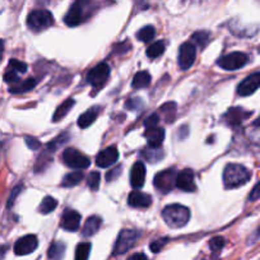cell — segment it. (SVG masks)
<instances>
[{
    "instance_id": "cell-26",
    "label": "cell",
    "mask_w": 260,
    "mask_h": 260,
    "mask_svg": "<svg viewBox=\"0 0 260 260\" xmlns=\"http://www.w3.org/2000/svg\"><path fill=\"white\" fill-rule=\"evenodd\" d=\"M149 83H151V76H149L148 72L143 71V72H138V73L134 76L132 86H133V88L139 89V88H146V87L149 86Z\"/></svg>"
},
{
    "instance_id": "cell-2",
    "label": "cell",
    "mask_w": 260,
    "mask_h": 260,
    "mask_svg": "<svg viewBox=\"0 0 260 260\" xmlns=\"http://www.w3.org/2000/svg\"><path fill=\"white\" fill-rule=\"evenodd\" d=\"M162 217L169 227L180 229L189 222L190 211L181 204H171L162 211Z\"/></svg>"
},
{
    "instance_id": "cell-25",
    "label": "cell",
    "mask_w": 260,
    "mask_h": 260,
    "mask_svg": "<svg viewBox=\"0 0 260 260\" xmlns=\"http://www.w3.org/2000/svg\"><path fill=\"white\" fill-rule=\"evenodd\" d=\"M142 157H143L146 161L151 162V164H156V162H158L159 159L164 157V152L159 149V147L149 146L148 148H146L143 152H142Z\"/></svg>"
},
{
    "instance_id": "cell-1",
    "label": "cell",
    "mask_w": 260,
    "mask_h": 260,
    "mask_svg": "<svg viewBox=\"0 0 260 260\" xmlns=\"http://www.w3.org/2000/svg\"><path fill=\"white\" fill-rule=\"evenodd\" d=\"M251 177L249 170L239 164H229L224 167L223 182L227 189H234L245 185Z\"/></svg>"
},
{
    "instance_id": "cell-48",
    "label": "cell",
    "mask_w": 260,
    "mask_h": 260,
    "mask_svg": "<svg viewBox=\"0 0 260 260\" xmlns=\"http://www.w3.org/2000/svg\"><path fill=\"white\" fill-rule=\"evenodd\" d=\"M3 54H4V42L0 40V61L3 59Z\"/></svg>"
},
{
    "instance_id": "cell-9",
    "label": "cell",
    "mask_w": 260,
    "mask_h": 260,
    "mask_svg": "<svg viewBox=\"0 0 260 260\" xmlns=\"http://www.w3.org/2000/svg\"><path fill=\"white\" fill-rule=\"evenodd\" d=\"M195 56H197V50L191 42H185L180 46L179 56H177V62L181 71H187L191 68V65L194 64Z\"/></svg>"
},
{
    "instance_id": "cell-8",
    "label": "cell",
    "mask_w": 260,
    "mask_h": 260,
    "mask_svg": "<svg viewBox=\"0 0 260 260\" xmlns=\"http://www.w3.org/2000/svg\"><path fill=\"white\" fill-rule=\"evenodd\" d=\"M176 176L177 174L175 172L174 169H169L159 172V174H157L154 176V187L157 190H159L161 192H165V194L171 191L174 189V186H176Z\"/></svg>"
},
{
    "instance_id": "cell-19",
    "label": "cell",
    "mask_w": 260,
    "mask_h": 260,
    "mask_svg": "<svg viewBox=\"0 0 260 260\" xmlns=\"http://www.w3.org/2000/svg\"><path fill=\"white\" fill-rule=\"evenodd\" d=\"M146 138L148 141V146L159 147L165 139V130L161 127H152L147 129Z\"/></svg>"
},
{
    "instance_id": "cell-39",
    "label": "cell",
    "mask_w": 260,
    "mask_h": 260,
    "mask_svg": "<svg viewBox=\"0 0 260 260\" xmlns=\"http://www.w3.org/2000/svg\"><path fill=\"white\" fill-rule=\"evenodd\" d=\"M4 81L7 82V83H9L12 86V84H16L17 82H19V77H18V73H16V72L13 71H7L6 74H4Z\"/></svg>"
},
{
    "instance_id": "cell-24",
    "label": "cell",
    "mask_w": 260,
    "mask_h": 260,
    "mask_svg": "<svg viewBox=\"0 0 260 260\" xmlns=\"http://www.w3.org/2000/svg\"><path fill=\"white\" fill-rule=\"evenodd\" d=\"M74 104H76V102H74V100H72V99L65 100V101L62 102L59 107H57L56 111H55L54 116H52V121L57 122V121H60V120L64 119V117L67 116V114L71 111L72 107L74 106Z\"/></svg>"
},
{
    "instance_id": "cell-46",
    "label": "cell",
    "mask_w": 260,
    "mask_h": 260,
    "mask_svg": "<svg viewBox=\"0 0 260 260\" xmlns=\"http://www.w3.org/2000/svg\"><path fill=\"white\" fill-rule=\"evenodd\" d=\"M127 260H147V256L142 252H137V254H133Z\"/></svg>"
},
{
    "instance_id": "cell-51",
    "label": "cell",
    "mask_w": 260,
    "mask_h": 260,
    "mask_svg": "<svg viewBox=\"0 0 260 260\" xmlns=\"http://www.w3.org/2000/svg\"><path fill=\"white\" fill-rule=\"evenodd\" d=\"M256 121H259V122H260V117H259V119H257V120H256Z\"/></svg>"
},
{
    "instance_id": "cell-4",
    "label": "cell",
    "mask_w": 260,
    "mask_h": 260,
    "mask_svg": "<svg viewBox=\"0 0 260 260\" xmlns=\"http://www.w3.org/2000/svg\"><path fill=\"white\" fill-rule=\"evenodd\" d=\"M139 239V234L133 230H122L119 234L114 247V255H121L129 251Z\"/></svg>"
},
{
    "instance_id": "cell-22",
    "label": "cell",
    "mask_w": 260,
    "mask_h": 260,
    "mask_svg": "<svg viewBox=\"0 0 260 260\" xmlns=\"http://www.w3.org/2000/svg\"><path fill=\"white\" fill-rule=\"evenodd\" d=\"M37 84V81L34 78L26 79V81H19L16 84H12L9 91L12 93H24V92H28L31 89L35 88V86Z\"/></svg>"
},
{
    "instance_id": "cell-34",
    "label": "cell",
    "mask_w": 260,
    "mask_h": 260,
    "mask_svg": "<svg viewBox=\"0 0 260 260\" xmlns=\"http://www.w3.org/2000/svg\"><path fill=\"white\" fill-rule=\"evenodd\" d=\"M191 40L201 47H206V45L208 44L209 41V34L206 31H198L195 32L191 36Z\"/></svg>"
},
{
    "instance_id": "cell-5",
    "label": "cell",
    "mask_w": 260,
    "mask_h": 260,
    "mask_svg": "<svg viewBox=\"0 0 260 260\" xmlns=\"http://www.w3.org/2000/svg\"><path fill=\"white\" fill-rule=\"evenodd\" d=\"M62 161L68 167L76 170H84L91 165V161H89V158L86 154H83L78 149L74 148L65 149L64 153H62Z\"/></svg>"
},
{
    "instance_id": "cell-17",
    "label": "cell",
    "mask_w": 260,
    "mask_h": 260,
    "mask_svg": "<svg viewBox=\"0 0 260 260\" xmlns=\"http://www.w3.org/2000/svg\"><path fill=\"white\" fill-rule=\"evenodd\" d=\"M127 203L129 206L134 207V208H147L152 204V198L151 195L144 194L142 191H133L130 192L129 197H127Z\"/></svg>"
},
{
    "instance_id": "cell-13",
    "label": "cell",
    "mask_w": 260,
    "mask_h": 260,
    "mask_svg": "<svg viewBox=\"0 0 260 260\" xmlns=\"http://www.w3.org/2000/svg\"><path fill=\"white\" fill-rule=\"evenodd\" d=\"M176 186L179 187L180 190H182V191H186V192L195 191V190H197V185H195L194 172L189 169L179 172L176 176Z\"/></svg>"
},
{
    "instance_id": "cell-41",
    "label": "cell",
    "mask_w": 260,
    "mask_h": 260,
    "mask_svg": "<svg viewBox=\"0 0 260 260\" xmlns=\"http://www.w3.org/2000/svg\"><path fill=\"white\" fill-rule=\"evenodd\" d=\"M26 144L32 151H37L41 147V143L36 138H34V137H26Z\"/></svg>"
},
{
    "instance_id": "cell-47",
    "label": "cell",
    "mask_w": 260,
    "mask_h": 260,
    "mask_svg": "<svg viewBox=\"0 0 260 260\" xmlns=\"http://www.w3.org/2000/svg\"><path fill=\"white\" fill-rule=\"evenodd\" d=\"M7 251H8V246L7 245H0V260L4 259Z\"/></svg>"
},
{
    "instance_id": "cell-11",
    "label": "cell",
    "mask_w": 260,
    "mask_h": 260,
    "mask_svg": "<svg viewBox=\"0 0 260 260\" xmlns=\"http://www.w3.org/2000/svg\"><path fill=\"white\" fill-rule=\"evenodd\" d=\"M39 246V240L35 235H27V236L21 237L14 245V252L17 255H28L32 254Z\"/></svg>"
},
{
    "instance_id": "cell-10",
    "label": "cell",
    "mask_w": 260,
    "mask_h": 260,
    "mask_svg": "<svg viewBox=\"0 0 260 260\" xmlns=\"http://www.w3.org/2000/svg\"><path fill=\"white\" fill-rule=\"evenodd\" d=\"M251 115V111H246V110L241 109V107H232V109H230L229 111L223 115V121L226 122L229 126L237 127L240 126L245 120L249 119Z\"/></svg>"
},
{
    "instance_id": "cell-52",
    "label": "cell",
    "mask_w": 260,
    "mask_h": 260,
    "mask_svg": "<svg viewBox=\"0 0 260 260\" xmlns=\"http://www.w3.org/2000/svg\"><path fill=\"white\" fill-rule=\"evenodd\" d=\"M259 2H260V0H259Z\"/></svg>"
},
{
    "instance_id": "cell-16",
    "label": "cell",
    "mask_w": 260,
    "mask_h": 260,
    "mask_svg": "<svg viewBox=\"0 0 260 260\" xmlns=\"http://www.w3.org/2000/svg\"><path fill=\"white\" fill-rule=\"evenodd\" d=\"M144 181H146V166L143 162L138 161L133 165V169L130 172V182H132V186L138 189L143 186Z\"/></svg>"
},
{
    "instance_id": "cell-43",
    "label": "cell",
    "mask_w": 260,
    "mask_h": 260,
    "mask_svg": "<svg viewBox=\"0 0 260 260\" xmlns=\"http://www.w3.org/2000/svg\"><path fill=\"white\" fill-rule=\"evenodd\" d=\"M120 174H121V167H115V169H112L111 171L107 172L106 175L107 181H114V180H116V177L119 176Z\"/></svg>"
},
{
    "instance_id": "cell-27",
    "label": "cell",
    "mask_w": 260,
    "mask_h": 260,
    "mask_svg": "<svg viewBox=\"0 0 260 260\" xmlns=\"http://www.w3.org/2000/svg\"><path fill=\"white\" fill-rule=\"evenodd\" d=\"M83 180V172L82 171H74L71 172V174L65 175L64 179H62L61 185L65 187H72L78 185L79 182Z\"/></svg>"
},
{
    "instance_id": "cell-36",
    "label": "cell",
    "mask_w": 260,
    "mask_h": 260,
    "mask_svg": "<svg viewBox=\"0 0 260 260\" xmlns=\"http://www.w3.org/2000/svg\"><path fill=\"white\" fill-rule=\"evenodd\" d=\"M8 69L9 71L16 72V73H26L27 65L24 64L23 61H19V60L17 59H12L11 61H9Z\"/></svg>"
},
{
    "instance_id": "cell-40",
    "label": "cell",
    "mask_w": 260,
    "mask_h": 260,
    "mask_svg": "<svg viewBox=\"0 0 260 260\" xmlns=\"http://www.w3.org/2000/svg\"><path fill=\"white\" fill-rule=\"evenodd\" d=\"M158 122H159V116L157 114H153L149 117H147V120L144 121V126H146L147 129H152V127H157Z\"/></svg>"
},
{
    "instance_id": "cell-35",
    "label": "cell",
    "mask_w": 260,
    "mask_h": 260,
    "mask_svg": "<svg viewBox=\"0 0 260 260\" xmlns=\"http://www.w3.org/2000/svg\"><path fill=\"white\" fill-rule=\"evenodd\" d=\"M100 180H101L100 172H97V171L91 172L88 176V179H87V184H88L89 189H92L93 191H97L100 187Z\"/></svg>"
},
{
    "instance_id": "cell-23",
    "label": "cell",
    "mask_w": 260,
    "mask_h": 260,
    "mask_svg": "<svg viewBox=\"0 0 260 260\" xmlns=\"http://www.w3.org/2000/svg\"><path fill=\"white\" fill-rule=\"evenodd\" d=\"M65 255V245L60 241H55L50 245L47 250V256L50 260H62Z\"/></svg>"
},
{
    "instance_id": "cell-49",
    "label": "cell",
    "mask_w": 260,
    "mask_h": 260,
    "mask_svg": "<svg viewBox=\"0 0 260 260\" xmlns=\"http://www.w3.org/2000/svg\"><path fill=\"white\" fill-rule=\"evenodd\" d=\"M76 3L79 4V6L83 7V8H84V7H86L87 4L89 3V0H76Z\"/></svg>"
},
{
    "instance_id": "cell-30",
    "label": "cell",
    "mask_w": 260,
    "mask_h": 260,
    "mask_svg": "<svg viewBox=\"0 0 260 260\" xmlns=\"http://www.w3.org/2000/svg\"><path fill=\"white\" fill-rule=\"evenodd\" d=\"M165 52V42L157 41L154 44H152L151 46L147 49V56L149 59H156V57L161 56Z\"/></svg>"
},
{
    "instance_id": "cell-38",
    "label": "cell",
    "mask_w": 260,
    "mask_h": 260,
    "mask_svg": "<svg viewBox=\"0 0 260 260\" xmlns=\"http://www.w3.org/2000/svg\"><path fill=\"white\" fill-rule=\"evenodd\" d=\"M167 242H169V239H167V237L157 239V240H154L151 245H149V249H151L153 252H159L161 251L162 247H164Z\"/></svg>"
},
{
    "instance_id": "cell-33",
    "label": "cell",
    "mask_w": 260,
    "mask_h": 260,
    "mask_svg": "<svg viewBox=\"0 0 260 260\" xmlns=\"http://www.w3.org/2000/svg\"><path fill=\"white\" fill-rule=\"evenodd\" d=\"M56 207H57L56 199L52 198V197H45L44 201L41 202V206H40V212H41L42 214L51 213Z\"/></svg>"
},
{
    "instance_id": "cell-3",
    "label": "cell",
    "mask_w": 260,
    "mask_h": 260,
    "mask_svg": "<svg viewBox=\"0 0 260 260\" xmlns=\"http://www.w3.org/2000/svg\"><path fill=\"white\" fill-rule=\"evenodd\" d=\"M52 23H54L52 14L49 11H45V9L32 11L27 17V26L34 32L45 31L46 28L51 27Z\"/></svg>"
},
{
    "instance_id": "cell-42",
    "label": "cell",
    "mask_w": 260,
    "mask_h": 260,
    "mask_svg": "<svg viewBox=\"0 0 260 260\" xmlns=\"http://www.w3.org/2000/svg\"><path fill=\"white\" fill-rule=\"evenodd\" d=\"M257 199H260V181L257 182L254 187H252L251 192H250V195H249L250 202H255V201H257Z\"/></svg>"
},
{
    "instance_id": "cell-20",
    "label": "cell",
    "mask_w": 260,
    "mask_h": 260,
    "mask_svg": "<svg viewBox=\"0 0 260 260\" xmlns=\"http://www.w3.org/2000/svg\"><path fill=\"white\" fill-rule=\"evenodd\" d=\"M101 222L102 221L100 217L97 216L89 217V218L86 221V223H84L83 230H82V235H83L84 237L93 236V235L99 231L100 227H101Z\"/></svg>"
},
{
    "instance_id": "cell-31",
    "label": "cell",
    "mask_w": 260,
    "mask_h": 260,
    "mask_svg": "<svg viewBox=\"0 0 260 260\" xmlns=\"http://www.w3.org/2000/svg\"><path fill=\"white\" fill-rule=\"evenodd\" d=\"M246 136L254 144L260 146V122L255 121L249 129L246 130Z\"/></svg>"
},
{
    "instance_id": "cell-29",
    "label": "cell",
    "mask_w": 260,
    "mask_h": 260,
    "mask_svg": "<svg viewBox=\"0 0 260 260\" xmlns=\"http://www.w3.org/2000/svg\"><path fill=\"white\" fill-rule=\"evenodd\" d=\"M156 36V29L153 26H146L137 32V39L142 42H151Z\"/></svg>"
},
{
    "instance_id": "cell-50",
    "label": "cell",
    "mask_w": 260,
    "mask_h": 260,
    "mask_svg": "<svg viewBox=\"0 0 260 260\" xmlns=\"http://www.w3.org/2000/svg\"><path fill=\"white\" fill-rule=\"evenodd\" d=\"M257 232H259V235H260V226H259V229H257Z\"/></svg>"
},
{
    "instance_id": "cell-7",
    "label": "cell",
    "mask_w": 260,
    "mask_h": 260,
    "mask_svg": "<svg viewBox=\"0 0 260 260\" xmlns=\"http://www.w3.org/2000/svg\"><path fill=\"white\" fill-rule=\"evenodd\" d=\"M249 61V57L244 52H231L224 56H222L218 60V65L224 71H237V69L242 68Z\"/></svg>"
},
{
    "instance_id": "cell-44",
    "label": "cell",
    "mask_w": 260,
    "mask_h": 260,
    "mask_svg": "<svg viewBox=\"0 0 260 260\" xmlns=\"http://www.w3.org/2000/svg\"><path fill=\"white\" fill-rule=\"evenodd\" d=\"M142 106V102L139 99H132L126 102V107H130L132 110H138Z\"/></svg>"
},
{
    "instance_id": "cell-32",
    "label": "cell",
    "mask_w": 260,
    "mask_h": 260,
    "mask_svg": "<svg viewBox=\"0 0 260 260\" xmlns=\"http://www.w3.org/2000/svg\"><path fill=\"white\" fill-rule=\"evenodd\" d=\"M89 252H91V244L89 242H82L77 246L74 260H88Z\"/></svg>"
},
{
    "instance_id": "cell-14",
    "label": "cell",
    "mask_w": 260,
    "mask_h": 260,
    "mask_svg": "<svg viewBox=\"0 0 260 260\" xmlns=\"http://www.w3.org/2000/svg\"><path fill=\"white\" fill-rule=\"evenodd\" d=\"M119 158V152H117L116 147H109V148L104 149L102 152H100L96 157V165L102 169H106V167L111 166Z\"/></svg>"
},
{
    "instance_id": "cell-18",
    "label": "cell",
    "mask_w": 260,
    "mask_h": 260,
    "mask_svg": "<svg viewBox=\"0 0 260 260\" xmlns=\"http://www.w3.org/2000/svg\"><path fill=\"white\" fill-rule=\"evenodd\" d=\"M83 7L74 3L72 8L69 9L68 13H67V16L64 17L65 24L69 27H76L81 24L83 22Z\"/></svg>"
},
{
    "instance_id": "cell-21",
    "label": "cell",
    "mask_w": 260,
    "mask_h": 260,
    "mask_svg": "<svg viewBox=\"0 0 260 260\" xmlns=\"http://www.w3.org/2000/svg\"><path fill=\"white\" fill-rule=\"evenodd\" d=\"M99 111H100L99 107H92V109L87 110L86 112H83V114H82L78 119L79 127H82V129H86V127H88L89 125L93 124L94 120L97 119Z\"/></svg>"
},
{
    "instance_id": "cell-45",
    "label": "cell",
    "mask_w": 260,
    "mask_h": 260,
    "mask_svg": "<svg viewBox=\"0 0 260 260\" xmlns=\"http://www.w3.org/2000/svg\"><path fill=\"white\" fill-rule=\"evenodd\" d=\"M21 190H22V186H17L16 189L13 190V192H12V195H11V198H9V201H8V207L13 206L14 199L17 198V195H19V192H21Z\"/></svg>"
},
{
    "instance_id": "cell-6",
    "label": "cell",
    "mask_w": 260,
    "mask_h": 260,
    "mask_svg": "<svg viewBox=\"0 0 260 260\" xmlns=\"http://www.w3.org/2000/svg\"><path fill=\"white\" fill-rule=\"evenodd\" d=\"M110 77V67L106 62L96 65L93 69L87 74V81L93 87L94 89H101L107 83V79Z\"/></svg>"
},
{
    "instance_id": "cell-12",
    "label": "cell",
    "mask_w": 260,
    "mask_h": 260,
    "mask_svg": "<svg viewBox=\"0 0 260 260\" xmlns=\"http://www.w3.org/2000/svg\"><path fill=\"white\" fill-rule=\"evenodd\" d=\"M260 87V72L250 74L237 86V93L240 96H250Z\"/></svg>"
},
{
    "instance_id": "cell-53",
    "label": "cell",
    "mask_w": 260,
    "mask_h": 260,
    "mask_svg": "<svg viewBox=\"0 0 260 260\" xmlns=\"http://www.w3.org/2000/svg\"><path fill=\"white\" fill-rule=\"evenodd\" d=\"M259 51H260V50H259Z\"/></svg>"
},
{
    "instance_id": "cell-37",
    "label": "cell",
    "mask_w": 260,
    "mask_h": 260,
    "mask_svg": "<svg viewBox=\"0 0 260 260\" xmlns=\"http://www.w3.org/2000/svg\"><path fill=\"white\" fill-rule=\"evenodd\" d=\"M224 244H226V241H224L223 237L216 236V237H213L211 241H209V247H211L212 251L216 252L217 254V252H219L222 249H223Z\"/></svg>"
},
{
    "instance_id": "cell-15",
    "label": "cell",
    "mask_w": 260,
    "mask_h": 260,
    "mask_svg": "<svg viewBox=\"0 0 260 260\" xmlns=\"http://www.w3.org/2000/svg\"><path fill=\"white\" fill-rule=\"evenodd\" d=\"M61 227L67 231H77L81 224V214L73 209H67L61 217Z\"/></svg>"
},
{
    "instance_id": "cell-28",
    "label": "cell",
    "mask_w": 260,
    "mask_h": 260,
    "mask_svg": "<svg viewBox=\"0 0 260 260\" xmlns=\"http://www.w3.org/2000/svg\"><path fill=\"white\" fill-rule=\"evenodd\" d=\"M159 111L164 115L165 120L167 122L175 121V117H176V104L175 102H167L164 106H161Z\"/></svg>"
}]
</instances>
